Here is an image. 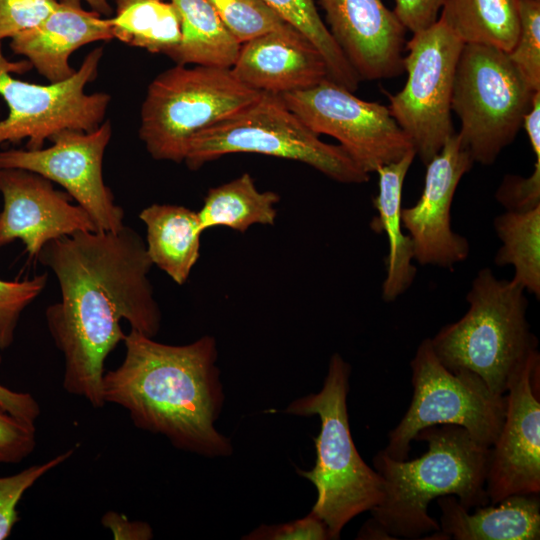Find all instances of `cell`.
I'll return each mask as SVG.
<instances>
[{
  "label": "cell",
  "instance_id": "6da1fadb",
  "mask_svg": "<svg viewBox=\"0 0 540 540\" xmlns=\"http://www.w3.org/2000/svg\"><path fill=\"white\" fill-rule=\"evenodd\" d=\"M37 261L60 288L61 298L47 307L45 318L64 357L63 388L102 408L104 363L126 335L120 321L152 338L161 326L145 241L128 226L80 231L46 243Z\"/></svg>",
  "mask_w": 540,
  "mask_h": 540
},
{
  "label": "cell",
  "instance_id": "7a4b0ae2",
  "mask_svg": "<svg viewBox=\"0 0 540 540\" xmlns=\"http://www.w3.org/2000/svg\"><path fill=\"white\" fill-rule=\"evenodd\" d=\"M123 342L122 363L103 376L105 404L124 408L137 428L165 436L177 449L231 455L230 440L215 428L224 403L215 338L168 345L131 329Z\"/></svg>",
  "mask_w": 540,
  "mask_h": 540
},
{
  "label": "cell",
  "instance_id": "3957f363",
  "mask_svg": "<svg viewBox=\"0 0 540 540\" xmlns=\"http://www.w3.org/2000/svg\"><path fill=\"white\" fill-rule=\"evenodd\" d=\"M414 440L428 443L427 452L416 459L395 460L382 450L373 458L383 497L369 520L392 539H419L438 531L439 523L427 509L435 498L454 495L467 510L490 503L486 477L491 447L453 424L424 428Z\"/></svg>",
  "mask_w": 540,
  "mask_h": 540
},
{
  "label": "cell",
  "instance_id": "277c9868",
  "mask_svg": "<svg viewBox=\"0 0 540 540\" xmlns=\"http://www.w3.org/2000/svg\"><path fill=\"white\" fill-rule=\"evenodd\" d=\"M524 293L512 279L479 270L466 295L467 312L430 338L440 362L452 372L478 375L492 392L505 395L513 373L537 350Z\"/></svg>",
  "mask_w": 540,
  "mask_h": 540
},
{
  "label": "cell",
  "instance_id": "5b68a950",
  "mask_svg": "<svg viewBox=\"0 0 540 540\" xmlns=\"http://www.w3.org/2000/svg\"><path fill=\"white\" fill-rule=\"evenodd\" d=\"M350 365L334 353L322 389L292 401L286 408L296 416L317 415L320 432L314 438L316 461L298 473L316 488L311 512L327 526L330 539H339L344 526L370 511L383 497V480L358 453L350 432L347 394Z\"/></svg>",
  "mask_w": 540,
  "mask_h": 540
},
{
  "label": "cell",
  "instance_id": "8992f818",
  "mask_svg": "<svg viewBox=\"0 0 540 540\" xmlns=\"http://www.w3.org/2000/svg\"><path fill=\"white\" fill-rule=\"evenodd\" d=\"M233 153H256L307 164L347 184L369 181L340 145L320 140L284 103L280 95L261 93L254 102L199 132L184 162L191 170Z\"/></svg>",
  "mask_w": 540,
  "mask_h": 540
},
{
  "label": "cell",
  "instance_id": "52a82bcc",
  "mask_svg": "<svg viewBox=\"0 0 540 540\" xmlns=\"http://www.w3.org/2000/svg\"><path fill=\"white\" fill-rule=\"evenodd\" d=\"M260 95L243 85L231 68L176 64L149 84L141 106L139 138L152 158L181 163L199 132Z\"/></svg>",
  "mask_w": 540,
  "mask_h": 540
},
{
  "label": "cell",
  "instance_id": "ba28073f",
  "mask_svg": "<svg viewBox=\"0 0 540 540\" xmlns=\"http://www.w3.org/2000/svg\"><path fill=\"white\" fill-rule=\"evenodd\" d=\"M536 92L504 51L463 45L451 109L460 120L458 135L474 163L493 164L514 141Z\"/></svg>",
  "mask_w": 540,
  "mask_h": 540
},
{
  "label": "cell",
  "instance_id": "9c48e42d",
  "mask_svg": "<svg viewBox=\"0 0 540 540\" xmlns=\"http://www.w3.org/2000/svg\"><path fill=\"white\" fill-rule=\"evenodd\" d=\"M413 396L406 413L388 434L382 451L395 460L408 459L411 441L424 428L443 424L463 427L478 443L491 447L502 428L506 396L492 392L476 374L452 372L436 356L430 338L410 362Z\"/></svg>",
  "mask_w": 540,
  "mask_h": 540
},
{
  "label": "cell",
  "instance_id": "30bf717a",
  "mask_svg": "<svg viewBox=\"0 0 540 540\" xmlns=\"http://www.w3.org/2000/svg\"><path fill=\"white\" fill-rule=\"evenodd\" d=\"M103 48L96 47L68 79L41 85L14 78L33 68L28 60L9 61L0 42V96L8 115L0 120V146L27 140L26 149L43 148L45 140L66 130L93 131L103 122L110 96L85 92L86 85L98 74Z\"/></svg>",
  "mask_w": 540,
  "mask_h": 540
},
{
  "label": "cell",
  "instance_id": "8fae6325",
  "mask_svg": "<svg viewBox=\"0 0 540 540\" xmlns=\"http://www.w3.org/2000/svg\"><path fill=\"white\" fill-rule=\"evenodd\" d=\"M463 45L439 18L428 28L413 33L403 58L406 83L398 93L388 94L391 115L424 165L455 133L451 100Z\"/></svg>",
  "mask_w": 540,
  "mask_h": 540
},
{
  "label": "cell",
  "instance_id": "7c38bea8",
  "mask_svg": "<svg viewBox=\"0 0 540 540\" xmlns=\"http://www.w3.org/2000/svg\"><path fill=\"white\" fill-rule=\"evenodd\" d=\"M280 96L309 129L335 138L368 174L413 149L388 106L362 100L328 78Z\"/></svg>",
  "mask_w": 540,
  "mask_h": 540
},
{
  "label": "cell",
  "instance_id": "4fadbf2b",
  "mask_svg": "<svg viewBox=\"0 0 540 540\" xmlns=\"http://www.w3.org/2000/svg\"><path fill=\"white\" fill-rule=\"evenodd\" d=\"M111 135L109 121L89 132L62 130L49 139L50 147L0 151V168L25 169L56 182L88 213L97 230L116 232L125 226V215L102 171Z\"/></svg>",
  "mask_w": 540,
  "mask_h": 540
},
{
  "label": "cell",
  "instance_id": "5bb4252c",
  "mask_svg": "<svg viewBox=\"0 0 540 540\" xmlns=\"http://www.w3.org/2000/svg\"><path fill=\"white\" fill-rule=\"evenodd\" d=\"M539 371L536 350L508 382L505 418L491 446L486 477L491 504L514 494L540 493Z\"/></svg>",
  "mask_w": 540,
  "mask_h": 540
},
{
  "label": "cell",
  "instance_id": "9a60e30c",
  "mask_svg": "<svg viewBox=\"0 0 540 540\" xmlns=\"http://www.w3.org/2000/svg\"><path fill=\"white\" fill-rule=\"evenodd\" d=\"M468 150L454 133L426 164L422 193L411 207L401 209V221L413 242L420 265L451 268L467 259V239L451 227V205L461 178L472 168Z\"/></svg>",
  "mask_w": 540,
  "mask_h": 540
},
{
  "label": "cell",
  "instance_id": "2e32d148",
  "mask_svg": "<svg viewBox=\"0 0 540 540\" xmlns=\"http://www.w3.org/2000/svg\"><path fill=\"white\" fill-rule=\"evenodd\" d=\"M0 247L21 240L31 260L46 243L80 231H96L88 213L47 178L20 168H0Z\"/></svg>",
  "mask_w": 540,
  "mask_h": 540
},
{
  "label": "cell",
  "instance_id": "e0dca14e",
  "mask_svg": "<svg viewBox=\"0 0 540 540\" xmlns=\"http://www.w3.org/2000/svg\"><path fill=\"white\" fill-rule=\"evenodd\" d=\"M327 28L361 80L404 71L406 29L382 0H318Z\"/></svg>",
  "mask_w": 540,
  "mask_h": 540
},
{
  "label": "cell",
  "instance_id": "ac0fdd59",
  "mask_svg": "<svg viewBox=\"0 0 540 540\" xmlns=\"http://www.w3.org/2000/svg\"><path fill=\"white\" fill-rule=\"evenodd\" d=\"M231 71L246 87L274 95L328 78L323 57L299 31L269 32L242 43Z\"/></svg>",
  "mask_w": 540,
  "mask_h": 540
},
{
  "label": "cell",
  "instance_id": "d6986e66",
  "mask_svg": "<svg viewBox=\"0 0 540 540\" xmlns=\"http://www.w3.org/2000/svg\"><path fill=\"white\" fill-rule=\"evenodd\" d=\"M82 0H58L55 10L36 28L10 39V49L22 55L50 83L70 78L69 64L80 47L114 38L109 19L82 7Z\"/></svg>",
  "mask_w": 540,
  "mask_h": 540
},
{
  "label": "cell",
  "instance_id": "ffe728a7",
  "mask_svg": "<svg viewBox=\"0 0 540 540\" xmlns=\"http://www.w3.org/2000/svg\"><path fill=\"white\" fill-rule=\"evenodd\" d=\"M440 529L426 539L436 540H538L539 494L510 495L491 506L465 509L454 495L437 498Z\"/></svg>",
  "mask_w": 540,
  "mask_h": 540
},
{
  "label": "cell",
  "instance_id": "44dd1931",
  "mask_svg": "<svg viewBox=\"0 0 540 540\" xmlns=\"http://www.w3.org/2000/svg\"><path fill=\"white\" fill-rule=\"evenodd\" d=\"M416 157L414 149L400 160L377 169L379 190L373 199L377 215L370 223L376 233L384 232L388 239L389 251L385 258L386 277L382 284V299L393 302L413 283L417 269L414 259L413 242L402 232L401 209L402 191L405 177Z\"/></svg>",
  "mask_w": 540,
  "mask_h": 540
},
{
  "label": "cell",
  "instance_id": "7402d4cb",
  "mask_svg": "<svg viewBox=\"0 0 540 540\" xmlns=\"http://www.w3.org/2000/svg\"><path fill=\"white\" fill-rule=\"evenodd\" d=\"M139 218L146 226V251L153 265L183 285L200 256L203 232L197 212L173 204H152Z\"/></svg>",
  "mask_w": 540,
  "mask_h": 540
},
{
  "label": "cell",
  "instance_id": "603a6c76",
  "mask_svg": "<svg viewBox=\"0 0 540 540\" xmlns=\"http://www.w3.org/2000/svg\"><path fill=\"white\" fill-rule=\"evenodd\" d=\"M181 18L182 37L169 56L179 65L231 68L240 45L208 0H169Z\"/></svg>",
  "mask_w": 540,
  "mask_h": 540
},
{
  "label": "cell",
  "instance_id": "cb8c5ba5",
  "mask_svg": "<svg viewBox=\"0 0 540 540\" xmlns=\"http://www.w3.org/2000/svg\"><path fill=\"white\" fill-rule=\"evenodd\" d=\"M439 19L464 44L509 53L519 32L518 0H444Z\"/></svg>",
  "mask_w": 540,
  "mask_h": 540
},
{
  "label": "cell",
  "instance_id": "d4e9b609",
  "mask_svg": "<svg viewBox=\"0 0 540 540\" xmlns=\"http://www.w3.org/2000/svg\"><path fill=\"white\" fill-rule=\"evenodd\" d=\"M279 200L275 192L259 191L251 175L243 173L209 189L197 214L203 231L224 226L243 233L255 224L273 225Z\"/></svg>",
  "mask_w": 540,
  "mask_h": 540
},
{
  "label": "cell",
  "instance_id": "484cf974",
  "mask_svg": "<svg viewBox=\"0 0 540 540\" xmlns=\"http://www.w3.org/2000/svg\"><path fill=\"white\" fill-rule=\"evenodd\" d=\"M116 14L109 19L114 38L150 53L168 57L178 47L181 18L169 0H114Z\"/></svg>",
  "mask_w": 540,
  "mask_h": 540
},
{
  "label": "cell",
  "instance_id": "4316f807",
  "mask_svg": "<svg viewBox=\"0 0 540 540\" xmlns=\"http://www.w3.org/2000/svg\"><path fill=\"white\" fill-rule=\"evenodd\" d=\"M501 241L494 263L512 265V278L525 291L540 297V206L528 211H506L495 217Z\"/></svg>",
  "mask_w": 540,
  "mask_h": 540
},
{
  "label": "cell",
  "instance_id": "83f0119b",
  "mask_svg": "<svg viewBox=\"0 0 540 540\" xmlns=\"http://www.w3.org/2000/svg\"><path fill=\"white\" fill-rule=\"evenodd\" d=\"M264 1L319 51L331 81L351 92L357 90L361 80L320 17L314 0Z\"/></svg>",
  "mask_w": 540,
  "mask_h": 540
},
{
  "label": "cell",
  "instance_id": "f1b7e54d",
  "mask_svg": "<svg viewBox=\"0 0 540 540\" xmlns=\"http://www.w3.org/2000/svg\"><path fill=\"white\" fill-rule=\"evenodd\" d=\"M208 1L239 44L269 32L298 31L264 0Z\"/></svg>",
  "mask_w": 540,
  "mask_h": 540
},
{
  "label": "cell",
  "instance_id": "f546056e",
  "mask_svg": "<svg viewBox=\"0 0 540 540\" xmlns=\"http://www.w3.org/2000/svg\"><path fill=\"white\" fill-rule=\"evenodd\" d=\"M519 32L509 59L534 91H540V0H518Z\"/></svg>",
  "mask_w": 540,
  "mask_h": 540
},
{
  "label": "cell",
  "instance_id": "4dcf8cb0",
  "mask_svg": "<svg viewBox=\"0 0 540 540\" xmlns=\"http://www.w3.org/2000/svg\"><path fill=\"white\" fill-rule=\"evenodd\" d=\"M74 448L55 456L47 462L32 465L14 475L0 477V540L7 539L20 520L17 505L24 493L43 475L68 460Z\"/></svg>",
  "mask_w": 540,
  "mask_h": 540
},
{
  "label": "cell",
  "instance_id": "1f68e13d",
  "mask_svg": "<svg viewBox=\"0 0 540 540\" xmlns=\"http://www.w3.org/2000/svg\"><path fill=\"white\" fill-rule=\"evenodd\" d=\"M48 273L23 280L0 279V350L14 341L15 331L22 312L45 289Z\"/></svg>",
  "mask_w": 540,
  "mask_h": 540
},
{
  "label": "cell",
  "instance_id": "d6a6232c",
  "mask_svg": "<svg viewBox=\"0 0 540 540\" xmlns=\"http://www.w3.org/2000/svg\"><path fill=\"white\" fill-rule=\"evenodd\" d=\"M58 0H0V42L39 26Z\"/></svg>",
  "mask_w": 540,
  "mask_h": 540
},
{
  "label": "cell",
  "instance_id": "836d02e7",
  "mask_svg": "<svg viewBox=\"0 0 540 540\" xmlns=\"http://www.w3.org/2000/svg\"><path fill=\"white\" fill-rule=\"evenodd\" d=\"M36 447V427L12 416L0 406V464H16Z\"/></svg>",
  "mask_w": 540,
  "mask_h": 540
},
{
  "label": "cell",
  "instance_id": "e575fe53",
  "mask_svg": "<svg viewBox=\"0 0 540 540\" xmlns=\"http://www.w3.org/2000/svg\"><path fill=\"white\" fill-rule=\"evenodd\" d=\"M495 199L506 211H528L540 206V161L528 177L507 174L496 190Z\"/></svg>",
  "mask_w": 540,
  "mask_h": 540
},
{
  "label": "cell",
  "instance_id": "d590c367",
  "mask_svg": "<svg viewBox=\"0 0 540 540\" xmlns=\"http://www.w3.org/2000/svg\"><path fill=\"white\" fill-rule=\"evenodd\" d=\"M247 540H327L325 523L310 512L302 519L278 525H261L247 536Z\"/></svg>",
  "mask_w": 540,
  "mask_h": 540
},
{
  "label": "cell",
  "instance_id": "8d00e7d4",
  "mask_svg": "<svg viewBox=\"0 0 540 540\" xmlns=\"http://www.w3.org/2000/svg\"><path fill=\"white\" fill-rule=\"evenodd\" d=\"M444 0H395L394 13L406 30L412 33L434 24Z\"/></svg>",
  "mask_w": 540,
  "mask_h": 540
},
{
  "label": "cell",
  "instance_id": "74e56055",
  "mask_svg": "<svg viewBox=\"0 0 540 540\" xmlns=\"http://www.w3.org/2000/svg\"><path fill=\"white\" fill-rule=\"evenodd\" d=\"M1 362L0 354V365ZM0 406L12 416L31 426H35L41 412L38 402L31 394L10 390L1 383Z\"/></svg>",
  "mask_w": 540,
  "mask_h": 540
},
{
  "label": "cell",
  "instance_id": "f35d334b",
  "mask_svg": "<svg viewBox=\"0 0 540 540\" xmlns=\"http://www.w3.org/2000/svg\"><path fill=\"white\" fill-rule=\"evenodd\" d=\"M101 524L109 529L116 540H150L153 538L151 526L144 521L129 520L117 511H107L101 518Z\"/></svg>",
  "mask_w": 540,
  "mask_h": 540
},
{
  "label": "cell",
  "instance_id": "ab89813d",
  "mask_svg": "<svg viewBox=\"0 0 540 540\" xmlns=\"http://www.w3.org/2000/svg\"><path fill=\"white\" fill-rule=\"evenodd\" d=\"M525 129L536 161H540V91L533 96L532 104L523 119Z\"/></svg>",
  "mask_w": 540,
  "mask_h": 540
},
{
  "label": "cell",
  "instance_id": "60d3db41",
  "mask_svg": "<svg viewBox=\"0 0 540 540\" xmlns=\"http://www.w3.org/2000/svg\"><path fill=\"white\" fill-rule=\"evenodd\" d=\"M94 11L101 15H108L112 12V7L108 0H85Z\"/></svg>",
  "mask_w": 540,
  "mask_h": 540
}]
</instances>
